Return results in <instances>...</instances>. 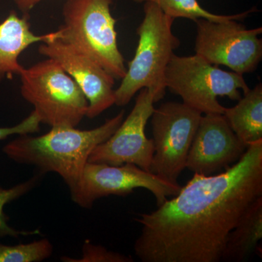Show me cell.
<instances>
[{
  "label": "cell",
  "instance_id": "obj_1",
  "mask_svg": "<svg viewBox=\"0 0 262 262\" xmlns=\"http://www.w3.org/2000/svg\"><path fill=\"white\" fill-rule=\"evenodd\" d=\"M261 196L262 140L224 173H194L171 200L139 214L136 255L143 262L222 261L229 234Z\"/></svg>",
  "mask_w": 262,
  "mask_h": 262
},
{
  "label": "cell",
  "instance_id": "obj_2",
  "mask_svg": "<svg viewBox=\"0 0 262 262\" xmlns=\"http://www.w3.org/2000/svg\"><path fill=\"white\" fill-rule=\"evenodd\" d=\"M125 110L91 130L76 127H51L42 136H19L3 147L15 163L33 165L43 174L56 173L70 191L78 184L93 150L107 140L123 121Z\"/></svg>",
  "mask_w": 262,
  "mask_h": 262
},
{
  "label": "cell",
  "instance_id": "obj_3",
  "mask_svg": "<svg viewBox=\"0 0 262 262\" xmlns=\"http://www.w3.org/2000/svg\"><path fill=\"white\" fill-rule=\"evenodd\" d=\"M144 16L136 34L139 42L134 58L118 89H115V104L123 106L143 89L156 93L157 102L166 91L165 73L169 62L180 46L173 32L175 19L165 15L156 5L144 3Z\"/></svg>",
  "mask_w": 262,
  "mask_h": 262
},
{
  "label": "cell",
  "instance_id": "obj_4",
  "mask_svg": "<svg viewBox=\"0 0 262 262\" xmlns=\"http://www.w3.org/2000/svg\"><path fill=\"white\" fill-rule=\"evenodd\" d=\"M114 0H65L60 39L91 57L115 80L126 73L125 58L117 45Z\"/></svg>",
  "mask_w": 262,
  "mask_h": 262
},
{
  "label": "cell",
  "instance_id": "obj_5",
  "mask_svg": "<svg viewBox=\"0 0 262 262\" xmlns=\"http://www.w3.org/2000/svg\"><path fill=\"white\" fill-rule=\"evenodd\" d=\"M20 94L34 106L41 123L77 127L87 115L89 102L74 79L58 62L47 58L20 74Z\"/></svg>",
  "mask_w": 262,
  "mask_h": 262
},
{
  "label": "cell",
  "instance_id": "obj_6",
  "mask_svg": "<svg viewBox=\"0 0 262 262\" xmlns=\"http://www.w3.org/2000/svg\"><path fill=\"white\" fill-rule=\"evenodd\" d=\"M165 85L182 98L183 103L202 114H222L225 106L219 97L238 101L250 90L244 75L227 72L196 55L174 54L165 73Z\"/></svg>",
  "mask_w": 262,
  "mask_h": 262
},
{
  "label": "cell",
  "instance_id": "obj_7",
  "mask_svg": "<svg viewBox=\"0 0 262 262\" xmlns=\"http://www.w3.org/2000/svg\"><path fill=\"white\" fill-rule=\"evenodd\" d=\"M203 114L184 103H162L151 115L154 154L151 172L179 184Z\"/></svg>",
  "mask_w": 262,
  "mask_h": 262
},
{
  "label": "cell",
  "instance_id": "obj_8",
  "mask_svg": "<svg viewBox=\"0 0 262 262\" xmlns=\"http://www.w3.org/2000/svg\"><path fill=\"white\" fill-rule=\"evenodd\" d=\"M195 55L215 66L244 75L256 70L262 59L261 27L247 29L239 20L195 22Z\"/></svg>",
  "mask_w": 262,
  "mask_h": 262
},
{
  "label": "cell",
  "instance_id": "obj_9",
  "mask_svg": "<svg viewBox=\"0 0 262 262\" xmlns=\"http://www.w3.org/2000/svg\"><path fill=\"white\" fill-rule=\"evenodd\" d=\"M137 188H144L152 193L159 206L169 196L177 195L182 187L134 164L110 165L88 162L78 184L70 190V194L72 201L81 208H91L100 198L127 196Z\"/></svg>",
  "mask_w": 262,
  "mask_h": 262
},
{
  "label": "cell",
  "instance_id": "obj_10",
  "mask_svg": "<svg viewBox=\"0 0 262 262\" xmlns=\"http://www.w3.org/2000/svg\"><path fill=\"white\" fill-rule=\"evenodd\" d=\"M139 92L128 116L107 140L93 150L89 163L110 165L134 164L151 172L154 146L152 139L146 137L145 127L155 111L156 93L149 89H143Z\"/></svg>",
  "mask_w": 262,
  "mask_h": 262
},
{
  "label": "cell",
  "instance_id": "obj_11",
  "mask_svg": "<svg viewBox=\"0 0 262 262\" xmlns=\"http://www.w3.org/2000/svg\"><path fill=\"white\" fill-rule=\"evenodd\" d=\"M38 51L58 62L80 86L89 102L86 117L94 119L115 104V79L91 57L60 37L42 43Z\"/></svg>",
  "mask_w": 262,
  "mask_h": 262
},
{
  "label": "cell",
  "instance_id": "obj_12",
  "mask_svg": "<svg viewBox=\"0 0 262 262\" xmlns=\"http://www.w3.org/2000/svg\"><path fill=\"white\" fill-rule=\"evenodd\" d=\"M248 146L236 136L222 114L202 115L186 168L194 173L211 176L237 162Z\"/></svg>",
  "mask_w": 262,
  "mask_h": 262
},
{
  "label": "cell",
  "instance_id": "obj_13",
  "mask_svg": "<svg viewBox=\"0 0 262 262\" xmlns=\"http://www.w3.org/2000/svg\"><path fill=\"white\" fill-rule=\"evenodd\" d=\"M29 15L19 17L15 10L0 24V83L13 75H20L24 67L19 57L29 46L46 43L61 37L59 29L56 32L36 35L31 29Z\"/></svg>",
  "mask_w": 262,
  "mask_h": 262
},
{
  "label": "cell",
  "instance_id": "obj_14",
  "mask_svg": "<svg viewBox=\"0 0 262 262\" xmlns=\"http://www.w3.org/2000/svg\"><path fill=\"white\" fill-rule=\"evenodd\" d=\"M262 238V196L253 202L231 231L222 253V261H246Z\"/></svg>",
  "mask_w": 262,
  "mask_h": 262
},
{
  "label": "cell",
  "instance_id": "obj_15",
  "mask_svg": "<svg viewBox=\"0 0 262 262\" xmlns=\"http://www.w3.org/2000/svg\"><path fill=\"white\" fill-rule=\"evenodd\" d=\"M236 136L248 146L262 140V84L250 89L223 114Z\"/></svg>",
  "mask_w": 262,
  "mask_h": 262
},
{
  "label": "cell",
  "instance_id": "obj_16",
  "mask_svg": "<svg viewBox=\"0 0 262 262\" xmlns=\"http://www.w3.org/2000/svg\"><path fill=\"white\" fill-rule=\"evenodd\" d=\"M136 3L149 2L154 3L165 15L174 19H189L194 22L199 19H206L213 21H223L227 20H244L248 15L257 11L256 8L232 15L215 14L205 9L198 0H133Z\"/></svg>",
  "mask_w": 262,
  "mask_h": 262
},
{
  "label": "cell",
  "instance_id": "obj_17",
  "mask_svg": "<svg viewBox=\"0 0 262 262\" xmlns=\"http://www.w3.org/2000/svg\"><path fill=\"white\" fill-rule=\"evenodd\" d=\"M44 174L39 172L32 178L29 179L20 184H16L14 187L8 188L2 187L0 186V239L4 237H10L18 238L20 236L36 235L42 234L39 229L34 230H18L13 228L9 225V217L5 213L4 208L8 203L21 198L34 189L40 182Z\"/></svg>",
  "mask_w": 262,
  "mask_h": 262
},
{
  "label": "cell",
  "instance_id": "obj_18",
  "mask_svg": "<svg viewBox=\"0 0 262 262\" xmlns=\"http://www.w3.org/2000/svg\"><path fill=\"white\" fill-rule=\"evenodd\" d=\"M53 253V245L46 238L15 246L0 243V262H40L51 257Z\"/></svg>",
  "mask_w": 262,
  "mask_h": 262
},
{
  "label": "cell",
  "instance_id": "obj_19",
  "mask_svg": "<svg viewBox=\"0 0 262 262\" xmlns=\"http://www.w3.org/2000/svg\"><path fill=\"white\" fill-rule=\"evenodd\" d=\"M64 262H133L130 256L110 251L103 246L93 244L91 241H84L82 248L81 257L75 258L62 256Z\"/></svg>",
  "mask_w": 262,
  "mask_h": 262
},
{
  "label": "cell",
  "instance_id": "obj_20",
  "mask_svg": "<svg viewBox=\"0 0 262 262\" xmlns=\"http://www.w3.org/2000/svg\"><path fill=\"white\" fill-rule=\"evenodd\" d=\"M41 121L35 112L24 119L20 123L13 127H0V141L13 135H26L39 132L40 130Z\"/></svg>",
  "mask_w": 262,
  "mask_h": 262
},
{
  "label": "cell",
  "instance_id": "obj_21",
  "mask_svg": "<svg viewBox=\"0 0 262 262\" xmlns=\"http://www.w3.org/2000/svg\"><path fill=\"white\" fill-rule=\"evenodd\" d=\"M42 1V0H13L17 8L23 15H29V12Z\"/></svg>",
  "mask_w": 262,
  "mask_h": 262
}]
</instances>
